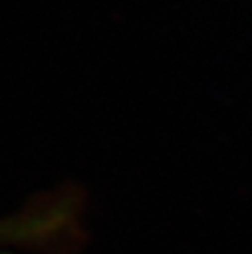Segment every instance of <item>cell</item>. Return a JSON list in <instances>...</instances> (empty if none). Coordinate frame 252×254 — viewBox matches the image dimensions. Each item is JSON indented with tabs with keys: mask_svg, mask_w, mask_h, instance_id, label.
Returning <instances> with one entry per match:
<instances>
[{
	"mask_svg": "<svg viewBox=\"0 0 252 254\" xmlns=\"http://www.w3.org/2000/svg\"><path fill=\"white\" fill-rule=\"evenodd\" d=\"M69 224V204L58 198L38 200L24 210L0 218V250H44L60 240Z\"/></svg>",
	"mask_w": 252,
	"mask_h": 254,
	"instance_id": "6da1fadb",
	"label": "cell"
}]
</instances>
